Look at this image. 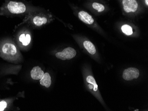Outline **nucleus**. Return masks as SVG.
I'll return each instance as SVG.
<instances>
[{"instance_id":"nucleus-12","label":"nucleus","mask_w":148,"mask_h":111,"mask_svg":"<svg viewBox=\"0 0 148 111\" xmlns=\"http://www.w3.org/2000/svg\"><path fill=\"white\" fill-rule=\"evenodd\" d=\"M86 81H87V82L88 83L91 84H93V86H94V91H97L98 88V85H97L96 81H95L94 77H92V76H90V75L88 76L86 78Z\"/></svg>"},{"instance_id":"nucleus-6","label":"nucleus","mask_w":148,"mask_h":111,"mask_svg":"<svg viewBox=\"0 0 148 111\" xmlns=\"http://www.w3.org/2000/svg\"><path fill=\"white\" fill-rule=\"evenodd\" d=\"M79 19L84 23L88 25H91L94 22V20L92 16L87 12L81 11L78 14Z\"/></svg>"},{"instance_id":"nucleus-14","label":"nucleus","mask_w":148,"mask_h":111,"mask_svg":"<svg viewBox=\"0 0 148 111\" xmlns=\"http://www.w3.org/2000/svg\"><path fill=\"white\" fill-rule=\"evenodd\" d=\"M31 40V38L30 35L27 34L26 35L25 39V41L22 43V44L25 46H28L30 43Z\"/></svg>"},{"instance_id":"nucleus-17","label":"nucleus","mask_w":148,"mask_h":111,"mask_svg":"<svg viewBox=\"0 0 148 111\" xmlns=\"http://www.w3.org/2000/svg\"><path fill=\"white\" fill-rule=\"evenodd\" d=\"M145 1L147 5H148V0H145Z\"/></svg>"},{"instance_id":"nucleus-7","label":"nucleus","mask_w":148,"mask_h":111,"mask_svg":"<svg viewBox=\"0 0 148 111\" xmlns=\"http://www.w3.org/2000/svg\"><path fill=\"white\" fill-rule=\"evenodd\" d=\"M44 72L41 68L37 66L33 67L31 71V76L34 80H39L41 79L44 74Z\"/></svg>"},{"instance_id":"nucleus-9","label":"nucleus","mask_w":148,"mask_h":111,"mask_svg":"<svg viewBox=\"0 0 148 111\" xmlns=\"http://www.w3.org/2000/svg\"><path fill=\"white\" fill-rule=\"evenodd\" d=\"M84 46L87 51L91 54L96 53V48L94 45L89 41H85L84 43Z\"/></svg>"},{"instance_id":"nucleus-3","label":"nucleus","mask_w":148,"mask_h":111,"mask_svg":"<svg viewBox=\"0 0 148 111\" xmlns=\"http://www.w3.org/2000/svg\"><path fill=\"white\" fill-rule=\"evenodd\" d=\"M76 54L75 50L71 47H68L61 52L56 53V58L62 60H70L75 57Z\"/></svg>"},{"instance_id":"nucleus-4","label":"nucleus","mask_w":148,"mask_h":111,"mask_svg":"<svg viewBox=\"0 0 148 111\" xmlns=\"http://www.w3.org/2000/svg\"><path fill=\"white\" fill-rule=\"evenodd\" d=\"M139 71L137 68L134 67L126 69L123 73V77L126 81H131L137 79L139 76Z\"/></svg>"},{"instance_id":"nucleus-15","label":"nucleus","mask_w":148,"mask_h":111,"mask_svg":"<svg viewBox=\"0 0 148 111\" xmlns=\"http://www.w3.org/2000/svg\"><path fill=\"white\" fill-rule=\"evenodd\" d=\"M7 103L5 101L0 102V111H3L7 107Z\"/></svg>"},{"instance_id":"nucleus-2","label":"nucleus","mask_w":148,"mask_h":111,"mask_svg":"<svg viewBox=\"0 0 148 111\" xmlns=\"http://www.w3.org/2000/svg\"><path fill=\"white\" fill-rule=\"evenodd\" d=\"M7 8L11 14H23L25 12L26 8L24 3L21 2L11 1L7 5Z\"/></svg>"},{"instance_id":"nucleus-16","label":"nucleus","mask_w":148,"mask_h":111,"mask_svg":"<svg viewBox=\"0 0 148 111\" xmlns=\"http://www.w3.org/2000/svg\"><path fill=\"white\" fill-rule=\"evenodd\" d=\"M25 37L26 35H25V34H22L21 35L20 37H19V41L21 43H23L25 41Z\"/></svg>"},{"instance_id":"nucleus-13","label":"nucleus","mask_w":148,"mask_h":111,"mask_svg":"<svg viewBox=\"0 0 148 111\" xmlns=\"http://www.w3.org/2000/svg\"><path fill=\"white\" fill-rule=\"evenodd\" d=\"M92 7L94 9L98 11V12H102L105 10V7L103 5L96 2L93 3Z\"/></svg>"},{"instance_id":"nucleus-1","label":"nucleus","mask_w":148,"mask_h":111,"mask_svg":"<svg viewBox=\"0 0 148 111\" xmlns=\"http://www.w3.org/2000/svg\"><path fill=\"white\" fill-rule=\"evenodd\" d=\"M1 51L4 57L9 59H14L17 54L16 47L12 43H7L2 46Z\"/></svg>"},{"instance_id":"nucleus-5","label":"nucleus","mask_w":148,"mask_h":111,"mask_svg":"<svg viewBox=\"0 0 148 111\" xmlns=\"http://www.w3.org/2000/svg\"><path fill=\"white\" fill-rule=\"evenodd\" d=\"M124 10L126 12H134L138 8V3L136 0H123Z\"/></svg>"},{"instance_id":"nucleus-8","label":"nucleus","mask_w":148,"mask_h":111,"mask_svg":"<svg viewBox=\"0 0 148 111\" xmlns=\"http://www.w3.org/2000/svg\"><path fill=\"white\" fill-rule=\"evenodd\" d=\"M40 82L41 85L46 88L49 87L51 84V77L49 74L48 73L44 74L43 77L40 80Z\"/></svg>"},{"instance_id":"nucleus-10","label":"nucleus","mask_w":148,"mask_h":111,"mask_svg":"<svg viewBox=\"0 0 148 111\" xmlns=\"http://www.w3.org/2000/svg\"><path fill=\"white\" fill-rule=\"evenodd\" d=\"M47 22V19L45 17L35 16L33 19V23L37 26H40Z\"/></svg>"},{"instance_id":"nucleus-11","label":"nucleus","mask_w":148,"mask_h":111,"mask_svg":"<svg viewBox=\"0 0 148 111\" xmlns=\"http://www.w3.org/2000/svg\"><path fill=\"white\" fill-rule=\"evenodd\" d=\"M122 31L126 35H130L133 34V30L131 26L129 25H123L122 27Z\"/></svg>"}]
</instances>
